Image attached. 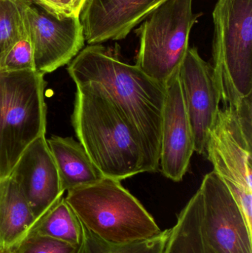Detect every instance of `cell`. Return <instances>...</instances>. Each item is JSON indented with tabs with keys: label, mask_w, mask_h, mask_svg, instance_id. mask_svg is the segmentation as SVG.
Masks as SVG:
<instances>
[{
	"label": "cell",
	"mask_w": 252,
	"mask_h": 253,
	"mask_svg": "<svg viewBox=\"0 0 252 253\" xmlns=\"http://www.w3.org/2000/svg\"><path fill=\"white\" fill-rule=\"evenodd\" d=\"M37 220L10 175L0 178V253H10L29 234Z\"/></svg>",
	"instance_id": "14"
},
{
	"label": "cell",
	"mask_w": 252,
	"mask_h": 253,
	"mask_svg": "<svg viewBox=\"0 0 252 253\" xmlns=\"http://www.w3.org/2000/svg\"><path fill=\"white\" fill-rule=\"evenodd\" d=\"M25 34L19 0H0V64L7 52Z\"/></svg>",
	"instance_id": "19"
},
{
	"label": "cell",
	"mask_w": 252,
	"mask_h": 253,
	"mask_svg": "<svg viewBox=\"0 0 252 253\" xmlns=\"http://www.w3.org/2000/svg\"><path fill=\"white\" fill-rule=\"evenodd\" d=\"M162 253H215L201 231L198 191L179 214L174 227L170 229Z\"/></svg>",
	"instance_id": "16"
},
{
	"label": "cell",
	"mask_w": 252,
	"mask_h": 253,
	"mask_svg": "<svg viewBox=\"0 0 252 253\" xmlns=\"http://www.w3.org/2000/svg\"><path fill=\"white\" fill-rule=\"evenodd\" d=\"M10 175L19 185L37 221L63 197L65 191L45 135L28 146Z\"/></svg>",
	"instance_id": "12"
},
{
	"label": "cell",
	"mask_w": 252,
	"mask_h": 253,
	"mask_svg": "<svg viewBox=\"0 0 252 253\" xmlns=\"http://www.w3.org/2000/svg\"><path fill=\"white\" fill-rule=\"evenodd\" d=\"M213 68L223 108L252 97V0H217L213 13Z\"/></svg>",
	"instance_id": "5"
},
{
	"label": "cell",
	"mask_w": 252,
	"mask_h": 253,
	"mask_svg": "<svg viewBox=\"0 0 252 253\" xmlns=\"http://www.w3.org/2000/svg\"><path fill=\"white\" fill-rule=\"evenodd\" d=\"M78 247L52 238L29 234L10 253H75Z\"/></svg>",
	"instance_id": "21"
},
{
	"label": "cell",
	"mask_w": 252,
	"mask_h": 253,
	"mask_svg": "<svg viewBox=\"0 0 252 253\" xmlns=\"http://www.w3.org/2000/svg\"><path fill=\"white\" fill-rule=\"evenodd\" d=\"M57 18L79 17L85 0H32Z\"/></svg>",
	"instance_id": "22"
},
{
	"label": "cell",
	"mask_w": 252,
	"mask_h": 253,
	"mask_svg": "<svg viewBox=\"0 0 252 253\" xmlns=\"http://www.w3.org/2000/svg\"><path fill=\"white\" fill-rule=\"evenodd\" d=\"M252 98L220 109L209 135L207 158L239 206L252 233Z\"/></svg>",
	"instance_id": "6"
},
{
	"label": "cell",
	"mask_w": 252,
	"mask_h": 253,
	"mask_svg": "<svg viewBox=\"0 0 252 253\" xmlns=\"http://www.w3.org/2000/svg\"><path fill=\"white\" fill-rule=\"evenodd\" d=\"M193 0H167L142 22L136 34L140 47L136 65L159 83L179 71L189 49L191 31L202 13H193Z\"/></svg>",
	"instance_id": "7"
},
{
	"label": "cell",
	"mask_w": 252,
	"mask_h": 253,
	"mask_svg": "<svg viewBox=\"0 0 252 253\" xmlns=\"http://www.w3.org/2000/svg\"><path fill=\"white\" fill-rule=\"evenodd\" d=\"M179 77L195 152L207 157L209 135L221 102L214 68L201 58L196 47H189L179 68Z\"/></svg>",
	"instance_id": "10"
},
{
	"label": "cell",
	"mask_w": 252,
	"mask_h": 253,
	"mask_svg": "<svg viewBox=\"0 0 252 253\" xmlns=\"http://www.w3.org/2000/svg\"><path fill=\"white\" fill-rule=\"evenodd\" d=\"M167 0H85L79 14L88 44L124 40Z\"/></svg>",
	"instance_id": "13"
},
{
	"label": "cell",
	"mask_w": 252,
	"mask_h": 253,
	"mask_svg": "<svg viewBox=\"0 0 252 253\" xmlns=\"http://www.w3.org/2000/svg\"><path fill=\"white\" fill-rule=\"evenodd\" d=\"M36 71L34 50L28 34L7 52L0 64V71Z\"/></svg>",
	"instance_id": "20"
},
{
	"label": "cell",
	"mask_w": 252,
	"mask_h": 253,
	"mask_svg": "<svg viewBox=\"0 0 252 253\" xmlns=\"http://www.w3.org/2000/svg\"><path fill=\"white\" fill-rule=\"evenodd\" d=\"M44 76L0 71V178L9 176L28 146L45 135Z\"/></svg>",
	"instance_id": "4"
},
{
	"label": "cell",
	"mask_w": 252,
	"mask_h": 253,
	"mask_svg": "<svg viewBox=\"0 0 252 253\" xmlns=\"http://www.w3.org/2000/svg\"><path fill=\"white\" fill-rule=\"evenodd\" d=\"M68 72L75 85L93 82L103 87L136 133L146 172L159 170L165 84L137 65L121 62L101 44L84 47L70 62Z\"/></svg>",
	"instance_id": "1"
},
{
	"label": "cell",
	"mask_w": 252,
	"mask_h": 253,
	"mask_svg": "<svg viewBox=\"0 0 252 253\" xmlns=\"http://www.w3.org/2000/svg\"><path fill=\"white\" fill-rule=\"evenodd\" d=\"M72 123L78 141L105 178L121 181L146 172L136 133L100 84L76 85Z\"/></svg>",
	"instance_id": "2"
},
{
	"label": "cell",
	"mask_w": 252,
	"mask_h": 253,
	"mask_svg": "<svg viewBox=\"0 0 252 253\" xmlns=\"http://www.w3.org/2000/svg\"><path fill=\"white\" fill-rule=\"evenodd\" d=\"M203 236L215 253H252V233L223 180L214 170L198 190Z\"/></svg>",
	"instance_id": "8"
},
{
	"label": "cell",
	"mask_w": 252,
	"mask_h": 253,
	"mask_svg": "<svg viewBox=\"0 0 252 253\" xmlns=\"http://www.w3.org/2000/svg\"><path fill=\"white\" fill-rule=\"evenodd\" d=\"M80 223L81 239L75 253H162L170 234V230H165L156 237L147 240L127 244L111 243L101 239Z\"/></svg>",
	"instance_id": "18"
},
{
	"label": "cell",
	"mask_w": 252,
	"mask_h": 253,
	"mask_svg": "<svg viewBox=\"0 0 252 253\" xmlns=\"http://www.w3.org/2000/svg\"><path fill=\"white\" fill-rule=\"evenodd\" d=\"M81 223L101 239L115 244L156 237L161 229L121 181L104 178L68 190L65 198Z\"/></svg>",
	"instance_id": "3"
},
{
	"label": "cell",
	"mask_w": 252,
	"mask_h": 253,
	"mask_svg": "<svg viewBox=\"0 0 252 253\" xmlns=\"http://www.w3.org/2000/svg\"><path fill=\"white\" fill-rule=\"evenodd\" d=\"M29 234L46 236L78 246L81 239V223L62 197L37 221Z\"/></svg>",
	"instance_id": "17"
},
{
	"label": "cell",
	"mask_w": 252,
	"mask_h": 253,
	"mask_svg": "<svg viewBox=\"0 0 252 253\" xmlns=\"http://www.w3.org/2000/svg\"><path fill=\"white\" fill-rule=\"evenodd\" d=\"M19 1L36 71L44 75L69 64L85 42L79 17L57 18L32 0Z\"/></svg>",
	"instance_id": "9"
},
{
	"label": "cell",
	"mask_w": 252,
	"mask_h": 253,
	"mask_svg": "<svg viewBox=\"0 0 252 253\" xmlns=\"http://www.w3.org/2000/svg\"><path fill=\"white\" fill-rule=\"evenodd\" d=\"M64 191L93 184L105 178L79 141L52 135L47 139Z\"/></svg>",
	"instance_id": "15"
},
{
	"label": "cell",
	"mask_w": 252,
	"mask_h": 253,
	"mask_svg": "<svg viewBox=\"0 0 252 253\" xmlns=\"http://www.w3.org/2000/svg\"><path fill=\"white\" fill-rule=\"evenodd\" d=\"M166 97L161 128L160 168L166 178L179 182L189 169L195 152L179 71L165 83Z\"/></svg>",
	"instance_id": "11"
}]
</instances>
